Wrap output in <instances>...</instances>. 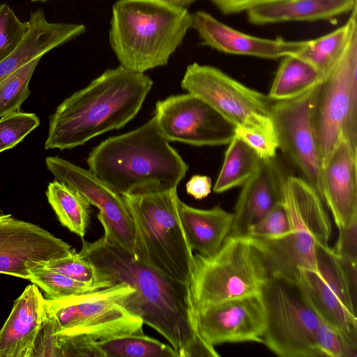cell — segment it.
<instances>
[{
	"label": "cell",
	"instance_id": "5bb4252c",
	"mask_svg": "<svg viewBox=\"0 0 357 357\" xmlns=\"http://www.w3.org/2000/svg\"><path fill=\"white\" fill-rule=\"evenodd\" d=\"M75 251L40 226L0 211V273L28 280L31 268Z\"/></svg>",
	"mask_w": 357,
	"mask_h": 357
},
{
	"label": "cell",
	"instance_id": "f546056e",
	"mask_svg": "<svg viewBox=\"0 0 357 357\" xmlns=\"http://www.w3.org/2000/svg\"><path fill=\"white\" fill-rule=\"evenodd\" d=\"M29 272L28 280L45 293L47 299H60L78 296L111 287L107 281L86 284L48 269L41 264L31 268Z\"/></svg>",
	"mask_w": 357,
	"mask_h": 357
},
{
	"label": "cell",
	"instance_id": "8d00e7d4",
	"mask_svg": "<svg viewBox=\"0 0 357 357\" xmlns=\"http://www.w3.org/2000/svg\"><path fill=\"white\" fill-rule=\"evenodd\" d=\"M316 344L319 357H356L340 333L321 320L316 331Z\"/></svg>",
	"mask_w": 357,
	"mask_h": 357
},
{
	"label": "cell",
	"instance_id": "d4e9b609",
	"mask_svg": "<svg viewBox=\"0 0 357 357\" xmlns=\"http://www.w3.org/2000/svg\"><path fill=\"white\" fill-rule=\"evenodd\" d=\"M323 77L310 64L296 55L282 57L268 97L272 101L301 96L319 83Z\"/></svg>",
	"mask_w": 357,
	"mask_h": 357
},
{
	"label": "cell",
	"instance_id": "277c9868",
	"mask_svg": "<svg viewBox=\"0 0 357 357\" xmlns=\"http://www.w3.org/2000/svg\"><path fill=\"white\" fill-rule=\"evenodd\" d=\"M192 27L187 8L165 0H118L109 42L120 66L144 73L166 66Z\"/></svg>",
	"mask_w": 357,
	"mask_h": 357
},
{
	"label": "cell",
	"instance_id": "6da1fadb",
	"mask_svg": "<svg viewBox=\"0 0 357 357\" xmlns=\"http://www.w3.org/2000/svg\"><path fill=\"white\" fill-rule=\"evenodd\" d=\"M78 253L95 266L100 281L135 290L121 304L163 336L178 357L220 356L197 332L188 284L137 260L105 235L93 242L82 239Z\"/></svg>",
	"mask_w": 357,
	"mask_h": 357
},
{
	"label": "cell",
	"instance_id": "2e32d148",
	"mask_svg": "<svg viewBox=\"0 0 357 357\" xmlns=\"http://www.w3.org/2000/svg\"><path fill=\"white\" fill-rule=\"evenodd\" d=\"M192 15V28L202 44L227 54L276 59L297 54L307 41L259 38L236 30L205 11H197Z\"/></svg>",
	"mask_w": 357,
	"mask_h": 357
},
{
	"label": "cell",
	"instance_id": "b9f144b4",
	"mask_svg": "<svg viewBox=\"0 0 357 357\" xmlns=\"http://www.w3.org/2000/svg\"><path fill=\"white\" fill-rule=\"evenodd\" d=\"M172 4L179 7L186 8L197 0H165Z\"/></svg>",
	"mask_w": 357,
	"mask_h": 357
},
{
	"label": "cell",
	"instance_id": "ba28073f",
	"mask_svg": "<svg viewBox=\"0 0 357 357\" xmlns=\"http://www.w3.org/2000/svg\"><path fill=\"white\" fill-rule=\"evenodd\" d=\"M135 290L121 283L78 296L47 299L55 318L56 335L80 336L93 340L128 334H143V321L121 302Z\"/></svg>",
	"mask_w": 357,
	"mask_h": 357
},
{
	"label": "cell",
	"instance_id": "cb8c5ba5",
	"mask_svg": "<svg viewBox=\"0 0 357 357\" xmlns=\"http://www.w3.org/2000/svg\"><path fill=\"white\" fill-rule=\"evenodd\" d=\"M317 272L342 301L356 316L357 262L346 261L332 248L317 247Z\"/></svg>",
	"mask_w": 357,
	"mask_h": 357
},
{
	"label": "cell",
	"instance_id": "83f0119b",
	"mask_svg": "<svg viewBox=\"0 0 357 357\" xmlns=\"http://www.w3.org/2000/svg\"><path fill=\"white\" fill-rule=\"evenodd\" d=\"M351 13L344 25L324 36L308 40L296 54L310 64L323 77L340 57L353 27L357 24V8Z\"/></svg>",
	"mask_w": 357,
	"mask_h": 357
},
{
	"label": "cell",
	"instance_id": "52a82bcc",
	"mask_svg": "<svg viewBox=\"0 0 357 357\" xmlns=\"http://www.w3.org/2000/svg\"><path fill=\"white\" fill-rule=\"evenodd\" d=\"M311 121L324 167L337 146H357V24L340 57L313 89Z\"/></svg>",
	"mask_w": 357,
	"mask_h": 357
},
{
	"label": "cell",
	"instance_id": "603a6c76",
	"mask_svg": "<svg viewBox=\"0 0 357 357\" xmlns=\"http://www.w3.org/2000/svg\"><path fill=\"white\" fill-rule=\"evenodd\" d=\"M181 224L192 251L203 257L215 254L229 236L234 214L215 206L199 209L179 202Z\"/></svg>",
	"mask_w": 357,
	"mask_h": 357
},
{
	"label": "cell",
	"instance_id": "ac0fdd59",
	"mask_svg": "<svg viewBox=\"0 0 357 357\" xmlns=\"http://www.w3.org/2000/svg\"><path fill=\"white\" fill-rule=\"evenodd\" d=\"M286 175L276 157L260 159L257 172L242 185L229 236H245L250 227L281 201Z\"/></svg>",
	"mask_w": 357,
	"mask_h": 357
},
{
	"label": "cell",
	"instance_id": "836d02e7",
	"mask_svg": "<svg viewBox=\"0 0 357 357\" xmlns=\"http://www.w3.org/2000/svg\"><path fill=\"white\" fill-rule=\"evenodd\" d=\"M29 28V22H22L7 4H0V61L18 46Z\"/></svg>",
	"mask_w": 357,
	"mask_h": 357
},
{
	"label": "cell",
	"instance_id": "f35d334b",
	"mask_svg": "<svg viewBox=\"0 0 357 357\" xmlns=\"http://www.w3.org/2000/svg\"><path fill=\"white\" fill-rule=\"evenodd\" d=\"M357 222L345 227L338 228L339 234L333 248L334 252L343 259L357 262L356 244Z\"/></svg>",
	"mask_w": 357,
	"mask_h": 357
},
{
	"label": "cell",
	"instance_id": "8fae6325",
	"mask_svg": "<svg viewBox=\"0 0 357 357\" xmlns=\"http://www.w3.org/2000/svg\"><path fill=\"white\" fill-rule=\"evenodd\" d=\"M154 119L161 134L169 142L190 145L228 144L235 128L206 102L188 93L171 96L155 104Z\"/></svg>",
	"mask_w": 357,
	"mask_h": 357
},
{
	"label": "cell",
	"instance_id": "f1b7e54d",
	"mask_svg": "<svg viewBox=\"0 0 357 357\" xmlns=\"http://www.w3.org/2000/svg\"><path fill=\"white\" fill-rule=\"evenodd\" d=\"M226 150L224 161L213 186L221 193L242 186L257 172L260 159L244 142L234 135Z\"/></svg>",
	"mask_w": 357,
	"mask_h": 357
},
{
	"label": "cell",
	"instance_id": "ab89813d",
	"mask_svg": "<svg viewBox=\"0 0 357 357\" xmlns=\"http://www.w3.org/2000/svg\"><path fill=\"white\" fill-rule=\"evenodd\" d=\"M222 13L234 14L282 0H210Z\"/></svg>",
	"mask_w": 357,
	"mask_h": 357
},
{
	"label": "cell",
	"instance_id": "30bf717a",
	"mask_svg": "<svg viewBox=\"0 0 357 357\" xmlns=\"http://www.w3.org/2000/svg\"><path fill=\"white\" fill-rule=\"evenodd\" d=\"M181 86L204 100L236 127L274 128L271 116L273 101L218 68L190 64Z\"/></svg>",
	"mask_w": 357,
	"mask_h": 357
},
{
	"label": "cell",
	"instance_id": "7402d4cb",
	"mask_svg": "<svg viewBox=\"0 0 357 357\" xmlns=\"http://www.w3.org/2000/svg\"><path fill=\"white\" fill-rule=\"evenodd\" d=\"M356 6L357 0H282L250 8L247 15L257 25L331 20L351 13Z\"/></svg>",
	"mask_w": 357,
	"mask_h": 357
},
{
	"label": "cell",
	"instance_id": "9c48e42d",
	"mask_svg": "<svg viewBox=\"0 0 357 357\" xmlns=\"http://www.w3.org/2000/svg\"><path fill=\"white\" fill-rule=\"evenodd\" d=\"M260 296L265 317L262 344L281 357H319L316 331L321 319L296 284L270 276Z\"/></svg>",
	"mask_w": 357,
	"mask_h": 357
},
{
	"label": "cell",
	"instance_id": "5b68a950",
	"mask_svg": "<svg viewBox=\"0 0 357 357\" xmlns=\"http://www.w3.org/2000/svg\"><path fill=\"white\" fill-rule=\"evenodd\" d=\"M122 197L135 227L133 257L188 284L193 251L181 224L177 189Z\"/></svg>",
	"mask_w": 357,
	"mask_h": 357
},
{
	"label": "cell",
	"instance_id": "d6a6232c",
	"mask_svg": "<svg viewBox=\"0 0 357 357\" xmlns=\"http://www.w3.org/2000/svg\"><path fill=\"white\" fill-rule=\"evenodd\" d=\"M41 265L86 284L102 282L99 280L95 266L76 251L68 256L53 259Z\"/></svg>",
	"mask_w": 357,
	"mask_h": 357
},
{
	"label": "cell",
	"instance_id": "7c38bea8",
	"mask_svg": "<svg viewBox=\"0 0 357 357\" xmlns=\"http://www.w3.org/2000/svg\"><path fill=\"white\" fill-rule=\"evenodd\" d=\"M313 89L291 100L273 101L271 116L279 149L324 200L323 166L310 114Z\"/></svg>",
	"mask_w": 357,
	"mask_h": 357
},
{
	"label": "cell",
	"instance_id": "8992f818",
	"mask_svg": "<svg viewBox=\"0 0 357 357\" xmlns=\"http://www.w3.org/2000/svg\"><path fill=\"white\" fill-rule=\"evenodd\" d=\"M269 277L261 254L247 236H229L210 257L193 253L188 286L195 315L227 300L260 294Z\"/></svg>",
	"mask_w": 357,
	"mask_h": 357
},
{
	"label": "cell",
	"instance_id": "d6986e66",
	"mask_svg": "<svg viewBox=\"0 0 357 357\" xmlns=\"http://www.w3.org/2000/svg\"><path fill=\"white\" fill-rule=\"evenodd\" d=\"M47 315L45 298L38 287L27 286L0 330V357H32L36 335Z\"/></svg>",
	"mask_w": 357,
	"mask_h": 357
},
{
	"label": "cell",
	"instance_id": "74e56055",
	"mask_svg": "<svg viewBox=\"0 0 357 357\" xmlns=\"http://www.w3.org/2000/svg\"><path fill=\"white\" fill-rule=\"evenodd\" d=\"M56 333L55 318L47 308V317L39 328L34 341L32 357H61Z\"/></svg>",
	"mask_w": 357,
	"mask_h": 357
},
{
	"label": "cell",
	"instance_id": "e0dca14e",
	"mask_svg": "<svg viewBox=\"0 0 357 357\" xmlns=\"http://www.w3.org/2000/svg\"><path fill=\"white\" fill-rule=\"evenodd\" d=\"M357 146L343 139L323 167L324 201L337 227L357 222Z\"/></svg>",
	"mask_w": 357,
	"mask_h": 357
},
{
	"label": "cell",
	"instance_id": "484cf974",
	"mask_svg": "<svg viewBox=\"0 0 357 357\" xmlns=\"http://www.w3.org/2000/svg\"><path fill=\"white\" fill-rule=\"evenodd\" d=\"M49 204L61 224L83 238L90 220V204L77 190L67 183L54 180L46 190Z\"/></svg>",
	"mask_w": 357,
	"mask_h": 357
},
{
	"label": "cell",
	"instance_id": "7bdbcfd3",
	"mask_svg": "<svg viewBox=\"0 0 357 357\" xmlns=\"http://www.w3.org/2000/svg\"><path fill=\"white\" fill-rule=\"evenodd\" d=\"M32 1H40V2H45V1H47V0H31Z\"/></svg>",
	"mask_w": 357,
	"mask_h": 357
},
{
	"label": "cell",
	"instance_id": "3957f363",
	"mask_svg": "<svg viewBox=\"0 0 357 357\" xmlns=\"http://www.w3.org/2000/svg\"><path fill=\"white\" fill-rule=\"evenodd\" d=\"M169 142L153 116L94 147L86 160L89 170L121 196L177 189L188 166Z\"/></svg>",
	"mask_w": 357,
	"mask_h": 357
},
{
	"label": "cell",
	"instance_id": "1f68e13d",
	"mask_svg": "<svg viewBox=\"0 0 357 357\" xmlns=\"http://www.w3.org/2000/svg\"><path fill=\"white\" fill-rule=\"evenodd\" d=\"M39 124V118L33 113L17 111L1 117L0 153L15 146Z\"/></svg>",
	"mask_w": 357,
	"mask_h": 357
},
{
	"label": "cell",
	"instance_id": "e575fe53",
	"mask_svg": "<svg viewBox=\"0 0 357 357\" xmlns=\"http://www.w3.org/2000/svg\"><path fill=\"white\" fill-rule=\"evenodd\" d=\"M235 136L249 146L259 159L276 157L279 146L275 128L239 126L235 128Z\"/></svg>",
	"mask_w": 357,
	"mask_h": 357
},
{
	"label": "cell",
	"instance_id": "60d3db41",
	"mask_svg": "<svg viewBox=\"0 0 357 357\" xmlns=\"http://www.w3.org/2000/svg\"><path fill=\"white\" fill-rule=\"evenodd\" d=\"M212 181L204 175H194L185 185L186 192L196 199L206 197L211 192Z\"/></svg>",
	"mask_w": 357,
	"mask_h": 357
},
{
	"label": "cell",
	"instance_id": "4316f807",
	"mask_svg": "<svg viewBox=\"0 0 357 357\" xmlns=\"http://www.w3.org/2000/svg\"><path fill=\"white\" fill-rule=\"evenodd\" d=\"M94 357H178L171 345L143 334H128L89 342Z\"/></svg>",
	"mask_w": 357,
	"mask_h": 357
},
{
	"label": "cell",
	"instance_id": "4fadbf2b",
	"mask_svg": "<svg viewBox=\"0 0 357 357\" xmlns=\"http://www.w3.org/2000/svg\"><path fill=\"white\" fill-rule=\"evenodd\" d=\"M45 165L54 180L64 182L77 190L90 204L98 208L97 217L103 227L104 235L134 256L135 227L123 197L89 170L65 159L49 156L45 159Z\"/></svg>",
	"mask_w": 357,
	"mask_h": 357
},
{
	"label": "cell",
	"instance_id": "ffe728a7",
	"mask_svg": "<svg viewBox=\"0 0 357 357\" xmlns=\"http://www.w3.org/2000/svg\"><path fill=\"white\" fill-rule=\"evenodd\" d=\"M28 30L15 50L0 61V83L33 59L86 31L83 24L49 22L42 9L30 14Z\"/></svg>",
	"mask_w": 357,
	"mask_h": 357
},
{
	"label": "cell",
	"instance_id": "9a60e30c",
	"mask_svg": "<svg viewBox=\"0 0 357 357\" xmlns=\"http://www.w3.org/2000/svg\"><path fill=\"white\" fill-rule=\"evenodd\" d=\"M197 330L210 345L253 342L262 344L265 328L260 294L227 300L195 314Z\"/></svg>",
	"mask_w": 357,
	"mask_h": 357
},
{
	"label": "cell",
	"instance_id": "44dd1931",
	"mask_svg": "<svg viewBox=\"0 0 357 357\" xmlns=\"http://www.w3.org/2000/svg\"><path fill=\"white\" fill-rule=\"evenodd\" d=\"M319 318L336 330L357 351V319L344 305L318 272L302 270L293 282Z\"/></svg>",
	"mask_w": 357,
	"mask_h": 357
},
{
	"label": "cell",
	"instance_id": "7a4b0ae2",
	"mask_svg": "<svg viewBox=\"0 0 357 357\" xmlns=\"http://www.w3.org/2000/svg\"><path fill=\"white\" fill-rule=\"evenodd\" d=\"M153 84L146 74L121 66L106 70L57 107L45 149L75 148L123 127L137 114Z\"/></svg>",
	"mask_w": 357,
	"mask_h": 357
},
{
	"label": "cell",
	"instance_id": "4dcf8cb0",
	"mask_svg": "<svg viewBox=\"0 0 357 357\" xmlns=\"http://www.w3.org/2000/svg\"><path fill=\"white\" fill-rule=\"evenodd\" d=\"M41 58L26 63L0 83V118L19 111L29 96V84Z\"/></svg>",
	"mask_w": 357,
	"mask_h": 357
},
{
	"label": "cell",
	"instance_id": "d590c367",
	"mask_svg": "<svg viewBox=\"0 0 357 357\" xmlns=\"http://www.w3.org/2000/svg\"><path fill=\"white\" fill-rule=\"evenodd\" d=\"M290 231L287 213L281 201L261 219L252 225L246 236L271 239L281 237Z\"/></svg>",
	"mask_w": 357,
	"mask_h": 357
}]
</instances>
